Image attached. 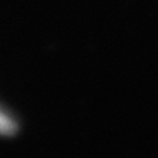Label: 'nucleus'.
<instances>
[{"label":"nucleus","instance_id":"nucleus-1","mask_svg":"<svg viewBox=\"0 0 158 158\" xmlns=\"http://www.w3.org/2000/svg\"><path fill=\"white\" fill-rule=\"evenodd\" d=\"M18 125L14 118L3 108H0V136H11L16 132Z\"/></svg>","mask_w":158,"mask_h":158}]
</instances>
